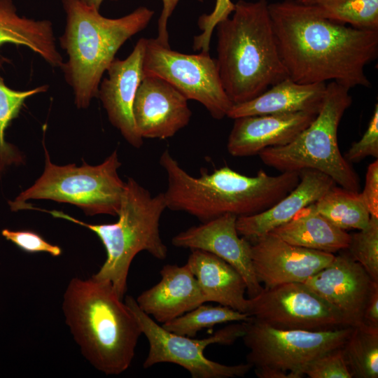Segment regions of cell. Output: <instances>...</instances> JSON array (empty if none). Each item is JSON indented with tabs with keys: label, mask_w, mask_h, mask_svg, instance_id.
Masks as SVG:
<instances>
[{
	"label": "cell",
	"mask_w": 378,
	"mask_h": 378,
	"mask_svg": "<svg viewBox=\"0 0 378 378\" xmlns=\"http://www.w3.org/2000/svg\"><path fill=\"white\" fill-rule=\"evenodd\" d=\"M268 8L290 79L301 84L335 82L349 89L371 87L365 68L378 57V31L330 20L295 0L270 3Z\"/></svg>",
	"instance_id": "cell-1"
},
{
	"label": "cell",
	"mask_w": 378,
	"mask_h": 378,
	"mask_svg": "<svg viewBox=\"0 0 378 378\" xmlns=\"http://www.w3.org/2000/svg\"><path fill=\"white\" fill-rule=\"evenodd\" d=\"M159 162L167 176L164 192L167 208L188 213L202 223L225 214L241 217L262 212L290 192L300 180L297 172L270 176L261 169L248 176L227 166L192 176L167 149Z\"/></svg>",
	"instance_id": "cell-2"
},
{
	"label": "cell",
	"mask_w": 378,
	"mask_h": 378,
	"mask_svg": "<svg viewBox=\"0 0 378 378\" xmlns=\"http://www.w3.org/2000/svg\"><path fill=\"white\" fill-rule=\"evenodd\" d=\"M65 321L85 358L106 375L126 371L141 336L131 310L111 282L73 278L63 297Z\"/></svg>",
	"instance_id": "cell-3"
},
{
	"label": "cell",
	"mask_w": 378,
	"mask_h": 378,
	"mask_svg": "<svg viewBox=\"0 0 378 378\" xmlns=\"http://www.w3.org/2000/svg\"><path fill=\"white\" fill-rule=\"evenodd\" d=\"M267 0L234 4L231 18L216 25L223 87L234 104L254 99L288 78L277 49Z\"/></svg>",
	"instance_id": "cell-4"
},
{
	"label": "cell",
	"mask_w": 378,
	"mask_h": 378,
	"mask_svg": "<svg viewBox=\"0 0 378 378\" xmlns=\"http://www.w3.org/2000/svg\"><path fill=\"white\" fill-rule=\"evenodd\" d=\"M62 4L66 24L59 40L67 59L61 69L75 105L86 108L97 97L103 75L118 50L148 26L154 11L141 6L122 17L108 18L78 0H62Z\"/></svg>",
	"instance_id": "cell-5"
},
{
	"label": "cell",
	"mask_w": 378,
	"mask_h": 378,
	"mask_svg": "<svg viewBox=\"0 0 378 378\" xmlns=\"http://www.w3.org/2000/svg\"><path fill=\"white\" fill-rule=\"evenodd\" d=\"M165 209L164 192L153 195L132 178L125 182L117 214L118 219L113 223L89 224L60 211L34 208L84 226L97 234L105 248L106 258L92 276L111 282L121 299L127 290L130 265L137 253L145 251L159 260L167 256V247L159 229Z\"/></svg>",
	"instance_id": "cell-6"
},
{
	"label": "cell",
	"mask_w": 378,
	"mask_h": 378,
	"mask_svg": "<svg viewBox=\"0 0 378 378\" xmlns=\"http://www.w3.org/2000/svg\"><path fill=\"white\" fill-rule=\"evenodd\" d=\"M349 90L329 82L322 106L313 121L289 144L260 151L262 162L281 172L315 169L340 186L358 191L360 178L342 155L337 142L340 122L352 104Z\"/></svg>",
	"instance_id": "cell-7"
},
{
	"label": "cell",
	"mask_w": 378,
	"mask_h": 378,
	"mask_svg": "<svg viewBox=\"0 0 378 378\" xmlns=\"http://www.w3.org/2000/svg\"><path fill=\"white\" fill-rule=\"evenodd\" d=\"M43 146L44 171L30 188L8 202L12 211L23 209L29 200H50L74 204L89 216L118 214L125 182L118 174L121 163L117 150L96 166L85 162L80 167L59 166L51 162Z\"/></svg>",
	"instance_id": "cell-8"
},
{
	"label": "cell",
	"mask_w": 378,
	"mask_h": 378,
	"mask_svg": "<svg viewBox=\"0 0 378 378\" xmlns=\"http://www.w3.org/2000/svg\"><path fill=\"white\" fill-rule=\"evenodd\" d=\"M353 327L311 331L271 327L252 318L242 336L248 349L247 363L260 378H300L302 370L323 354L340 348Z\"/></svg>",
	"instance_id": "cell-9"
},
{
	"label": "cell",
	"mask_w": 378,
	"mask_h": 378,
	"mask_svg": "<svg viewBox=\"0 0 378 378\" xmlns=\"http://www.w3.org/2000/svg\"><path fill=\"white\" fill-rule=\"evenodd\" d=\"M125 302L148 342V353L143 364L144 368L158 363H171L186 369L192 378L244 377L252 368L248 363L234 365L221 364L207 358L204 353L209 345H230L242 337L245 321L226 326L209 337L195 339L164 328L143 312L132 297L127 296Z\"/></svg>",
	"instance_id": "cell-10"
},
{
	"label": "cell",
	"mask_w": 378,
	"mask_h": 378,
	"mask_svg": "<svg viewBox=\"0 0 378 378\" xmlns=\"http://www.w3.org/2000/svg\"><path fill=\"white\" fill-rule=\"evenodd\" d=\"M144 76L160 78L188 100L202 104L216 120L227 116L233 105L221 82L216 59L209 52L185 54L146 38L143 60Z\"/></svg>",
	"instance_id": "cell-11"
},
{
	"label": "cell",
	"mask_w": 378,
	"mask_h": 378,
	"mask_svg": "<svg viewBox=\"0 0 378 378\" xmlns=\"http://www.w3.org/2000/svg\"><path fill=\"white\" fill-rule=\"evenodd\" d=\"M246 314L279 329L323 331L349 327L336 309L298 282L263 288L256 296L248 298Z\"/></svg>",
	"instance_id": "cell-12"
},
{
	"label": "cell",
	"mask_w": 378,
	"mask_h": 378,
	"mask_svg": "<svg viewBox=\"0 0 378 378\" xmlns=\"http://www.w3.org/2000/svg\"><path fill=\"white\" fill-rule=\"evenodd\" d=\"M251 244L253 270L264 288L303 283L328 265L335 255L293 245L271 232L256 238Z\"/></svg>",
	"instance_id": "cell-13"
},
{
	"label": "cell",
	"mask_w": 378,
	"mask_h": 378,
	"mask_svg": "<svg viewBox=\"0 0 378 378\" xmlns=\"http://www.w3.org/2000/svg\"><path fill=\"white\" fill-rule=\"evenodd\" d=\"M237 216L225 214L192 226L175 235L172 244L176 247L202 250L223 259L242 276L249 298L259 294L263 286L253 270L251 242L240 237L237 229Z\"/></svg>",
	"instance_id": "cell-14"
},
{
	"label": "cell",
	"mask_w": 378,
	"mask_h": 378,
	"mask_svg": "<svg viewBox=\"0 0 378 378\" xmlns=\"http://www.w3.org/2000/svg\"><path fill=\"white\" fill-rule=\"evenodd\" d=\"M376 282L348 253H342L303 284L336 309L349 326L356 327L362 325L365 306Z\"/></svg>",
	"instance_id": "cell-15"
},
{
	"label": "cell",
	"mask_w": 378,
	"mask_h": 378,
	"mask_svg": "<svg viewBox=\"0 0 378 378\" xmlns=\"http://www.w3.org/2000/svg\"><path fill=\"white\" fill-rule=\"evenodd\" d=\"M146 38H141L124 59L115 58L108 67L107 77L102 79L97 96L110 122L132 146L140 148L143 138L139 134L133 115L136 91L144 78L143 60Z\"/></svg>",
	"instance_id": "cell-16"
},
{
	"label": "cell",
	"mask_w": 378,
	"mask_h": 378,
	"mask_svg": "<svg viewBox=\"0 0 378 378\" xmlns=\"http://www.w3.org/2000/svg\"><path fill=\"white\" fill-rule=\"evenodd\" d=\"M133 115L143 139H165L188 125L192 112L188 99L173 85L160 78L145 76L136 91Z\"/></svg>",
	"instance_id": "cell-17"
},
{
	"label": "cell",
	"mask_w": 378,
	"mask_h": 378,
	"mask_svg": "<svg viewBox=\"0 0 378 378\" xmlns=\"http://www.w3.org/2000/svg\"><path fill=\"white\" fill-rule=\"evenodd\" d=\"M317 113L299 111L248 115L234 119L227 148L234 157L258 155L262 150L291 142Z\"/></svg>",
	"instance_id": "cell-18"
},
{
	"label": "cell",
	"mask_w": 378,
	"mask_h": 378,
	"mask_svg": "<svg viewBox=\"0 0 378 378\" xmlns=\"http://www.w3.org/2000/svg\"><path fill=\"white\" fill-rule=\"evenodd\" d=\"M160 281L136 300L139 308L157 323H164L205 302L198 282L186 264L165 265Z\"/></svg>",
	"instance_id": "cell-19"
},
{
	"label": "cell",
	"mask_w": 378,
	"mask_h": 378,
	"mask_svg": "<svg viewBox=\"0 0 378 378\" xmlns=\"http://www.w3.org/2000/svg\"><path fill=\"white\" fill-rule=\"evenodd\" d=\"M335 185V181L323 172L310 169L300 171L298 185L272 206L253 215L237 218L239 235L251 242L271 232L315 203Z\"/></svg>",
	"instance_id": "cell-20"
},
{
	"label": "cell",
	"mask_w": 378,
	"mask_h": 378,
	"mask_svg": "<svg viewBox=\"0 0 378 378\" xmlns=\"http://www.w3.org/2000/svg\"><path fill=\"white\" fill-rule=\"evenodd\" d=\"M186 265L195 276L205 302H217L242 313L247 312L246 283L229 263L211 253L192 250Z\"/></svg>",
	"instance_id": "cell-21"
},
{
	"label": "cell",
	"mask_w": 378,
	"mask_h": 378,
	"mask_svg": "<svg viewBox=\"0 0 378 378\" xmlns=\"http://www.w3.org/2000/svg\"><path fill=\"white\" fill-rule=\"evenodd\" d=\"M326 92V83L301 84L288 77L254 99L233 104L227 116L235 119L248 115L299 111L318 113Z\"/></svg>",
	"instance_id": "cell-22"
},
{
	"label": "cell",
	"mask_w": 378,
	"mask_h": 378,
	"mask_svg": "<svg viewBox=\"0 0 378 378\" xmlns=\"http://www.w3.org/2000/svg\"><path fill=\"white\" fill-rule=\"evenodd\" d=\"M6 43L25 46L52 67L64 62L51 21L20 16L13 0H0V47Z\"/></svg>",
	"instance_id": "cell-23"
},
{
	"label": "cell",
	"mask_w": 378,
	"mask_h": 378,
	"mask_svg": "<svg viewBox=\"0 0 378 378\" xmlns=\"http://www.w3.org/2000/svg\"><path fill=\"white\" fill-rule=\"evenodd\" d=\"M270 232L293 245L333 254L345 251L351 238L346 231L318 213L313 204Z\"/></svg>",
	"instance_id": "cell-24"
},
{
	"label": "cell",
	"mask_w": 378,
	"mask_h": 378,
	"mask_svg": "<svg viewBox=\"0 0 378 378\" xmlns=\"http://www.w3.org/2000/svg\"><path fill=\"white\" fill-rule=\"evenodd\" d=\"M315 210L343 230H362L370 214L360 192L335 185L313 204Z\"/></svg>",
	"instance_id": "cell-25"
},
{
	"label": "cell",
	"mask_w": 378,
	"mask_h": 378,
	"mask_svg": "<svg viewBox=\"0 0 378 378\" xmlns=\"http://www.w3.org/2000/svg\"><path fill=\"white\" fill-rule=\"evenodd\" d=\"M7 61L0 55V72ZM48 85H42L27 90H16L6 85L0 74V172L12 164L23 162L20 152L5 139V132L13 120L18 117L26 100L35 94L46 92Z\"/></svg>",
	"instance_id": "cell-26"
},
{
	"label": "cell",
	"mask_w": 378,
	"mask_h": 378,
	"mask_svg": "<svg viewBox=\"0 0 378 378\" xmlns=\"http://www.w3.org/2000/svg\"><path fill=\"white\" fill-rule=\"evenodd\" d=\"M342 349L352 377H378V330L353 327Z\"/></svg>",
	"instance_id": "cell-27"
},
{
	"label": "cell",
	"mask_w": 378,
	"mask_h": 378,
	"mask_svg": "<svg viewBox=\"0 0 378 378\" xmlns=\"http://www.w3.org/2000/svg\"><path fill=\"white\" fill-rule=\"evenodd\" d=\"M310 5L330 20L378 31V0H315Z\"/></svg>",
	"instance_id": "cell-28"
},
{
	"label": "cell",
	"mask_w": 378,
	"mask_h": 378,
	"mask_svg": "<svg viewBox=\"0 0 378 378\" xmlns=\"http://www.w3.org/2000/svg\"><path fill=\"white\" fill-rule=\"evenodd\" d=\"M251 317L223 305H199L195 309L162 323L166 330L178 335L194 337L204 328L220 323L248 321Z\"/></svg>",
	"instance_id": "cell-29"
},
{
	"label": "cell",
	"mask_w": 378,
	"mask_h": 378,
	"mask_svg": "<svg viewBox=\"0 0 378 378\" xmlns=\"http://www.w3.org/2000/svg\"><path fill=\"white\" fill-rule=\"evenodd\" d=\"M346 250L363 266L372 279L378 282V217L370 216L365 228L351 234Z\"/></svg>",
	"instance_id": "cell-30"
},
{
	"label": "cell",
	"mask_w": 378,
	"mask_h": 378,
	"mask_svg": "<svg viewBox=\"0 0 378 378\" xmlns=\"http://www.w3.org/2000/svg\"><path fill=\"white\" fill-rule=\"evenodd\" d=\"M302 374L310 378H352L342 346L312 360L302 370Z\"/></svg>",
	"instance_id": "cell-31"
},
{
	"label": "cell",
	"mask_w": 378,
	"mask_h": 378,
	"mask_svg": "<svg viewBox=\"0 0 378 378\" xmlns=\"http://www.w3.org/2000/svg\"><path fill=\"white\" fill-rule=\"evenodd\" d=\"M234 10L231 0H216L214 10L209 14L202 15L198 20V27L202 33L193 38V50L209 52L212 33L216 25L225 20Z\"/></svg>",
	"instance_id": "cell-32"
},
{
	"label": "cell",
	"mask_w": 378,
	"mask_h": 378,
	"mask_svg": "<svg viewBox=\"0 0 378 378\" xmlns=\"http://www.w3.org/2000/svg\"><path fill=\"white\" fill-rule=\"evenodd\" d=\"M378 157V104L374 111L367 130L358 141L354 142L344 158L349 162H358L367 157Z\"/></svg>",
	"instance_id": "cell-33"
},
{
	"label": "cell",
	"mask_w": 378,
	"mask_h": 378,
	"mask_svg": "<svg viewBox=\"0 0 378 378\" xmlns=\"http://www.w3.org/2000/svg\"><path fill=\"white\" fill-rule=\"evenodd\" d=\"M2 236L18 248L27 253H47L57 257L62 254V249L45 240L38 233L30 230H10L4 229Z\"/></svg>",
	"instance_id": "cell-34"
},
{
	"label": "cell",
	"mask_w": 378,
	"mask_h": 378,
	"mask_svg": "<svg viewBox=\"0 0 378 378\" xmlns=\"http://www.w3.org/2000/svg\"><path fill=\"white\" fill-rule=\"evenodd\" d=\"M370 216L378 217V160L368 165L365 187L360 192Z\"/></svg>",
	"instance_id": "cell-35"
},
{
	"label": "cell",
	"mask_w": 378,
	"mask_h": 378,
	"mask_svg": "<svg viewBox=\"0 0 378 378\" xmlns=\"http://www.w3.org/2000/svg\"><path fill=\"white\" fill-rule=\"evenodd\" d=\"M117 1V0H111ZM163 8L158 19V37L155 38L161 45L165 47H170L169 44V34L167 31V23L169 17L173 13L176 6L180 0H162ZM202 1V0H199Z\"/></svg>",
	"instance_id": "cell-36"
},
{
	"label": "cell",
	"mask_w": 378,
	"mask_h": 378,
	"mask_svg": "<svg viewBox=\"0 0 378 378\" xmlns=\"http://www.w3.org/2000/svg\"><path fill=\"white\" fill-rule=\"evenodd\" d=\"M361 326L378 330V282L373 285L365 304Z\"/></svg>",
	"instance_id": "cell-37"
},
{
	"label": "cell",
	"mask_w": 378,
	"mask_h": 378,
	"mask_svg": "<svg viewBox=\"0 0 378 378\" xmlns=\"http://www.w3.org/2000/svg\"><path fill=\"white\" fill-rule=\"evenodd\" d=\"M81 3L95 9L99 10L104 0H78Z\"/></svg>",
	"instance_id": "cell-38"
},
{
	"label": "cell",
	"mask_w": 378,
	"mask_h": 378,
	"mask_svg": "<svg viewBox=\"0 0 378 378\" xmlns=\"http://www.w3.org/2000/svg\"><path fill=\"white\" fill-rule=\"evenodd\" d=\"M297 2L306 4V5H310L312 4L315 0H295Z\"/></svg>",
	"instance_id": "cell-39"
}]
</instances>
